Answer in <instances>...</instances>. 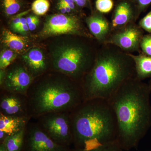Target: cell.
Wrapping results in <instances>:
<instances>
[{"mask_svg":"<svg viewBox=\"0 0 151 151\" xmlns=\"http://www.w3.org/2000/svg\"><path fill=\"white\" fill-rule=\"evenodd\" d=\"M27 96L31 119L47 113L71 112L85 100L80 83L52 70L35 78Z\"/></svg>","mask_w":151,"mask_h":151,"instance_id":"obj_4","label":"cell"},{"mask_svg":"<svg viewBox=\"0 0 151 151\" xmlns=\"http://www.w3.org/2000/svg\"><path fill=\"white\" fill-rule=\"evenodd\" d=\"M39 19L38 18L35 20V21L33 22H32L31 23L29 24H28L29 29L30 31H34L36 29L37 25L39 23Z\"/></svg>","mask_w":151,"mask_h":151,"instance_id":"obj_29","label":"cell"},{"mask_svg":"<svg viewBox=\"0 0 151 151\" xmlns=\"http://www.w3.org/2000/svg\"><path fill=\"white\" fill-rule=\"evenodd\" d=\"M50 6L48 0H35L32 3V10L37 15H43L48 11Z\"/></svg>","mask_w":151,"mask_h":151,"instance_id":"obj_20","label":"cell"},{"mask_svg":"<svg viewBox=\"0 0 151 151\" xmlns=\"http://www.w3.org/2000/svg\"><path fill=\"white\" fill-rule=\"evenodd\" d=\"M149 85H150V87L151 90V81H150V84H149Z\"/></svg>","mask_w":151,"mask_h":151,"instance_id":"obj_36","label":"cell"},{"mask_svg":"<svg viewBox=\"0 0 151 151\" xmlns=\"http://www.w3.org/2000/svg\"><path fill=\"white\" fill-rule=\"evenodd\" d=\"M113 7V0H97L96 7L102 13H108L111 12Z\"/></svg>","mask_w":151,"mask_h":151,"instance_id":"obj_24","label":"cell"},{"mask_svg":"<svg viewBox=\"0 0 151 151\" xmlns=\"http://www.w3.org/2000/svg\"><path fill=\"white\" fill-rule=\"evenodd\" d=\"M68 35L91 38L89 33L78 17L63 14L52 15L47 17L39 33L41 37Z\"/></svg>","mask_w":151,"mask_h":151,"instance_id":"obj_7","label":"cell"},{"mask_svg":"<svg viewBox=\"0 0 151 151\" xmlns=\"http://www.w3.org/2000/svg\"><path fill=\"white\" fill-rule=\"evenodd\" d=\"M143 30L135 22L131 23L111 32L104 44L115 45L127 53H141L140 45L144 36Z\"/></svg>","mask_w":151,"mask_h":151,"instance_id":"obj_9","label":"cell"},{"mask_svg":"<svg viewBox=\"0 0 151 151\" xmlns=\"http://www.w3.org/2000/svg\"><path fill=\"white\" fill-rule=\"evenodd\" d=\"M5 77L1 89L24 95L35 78L23 64H17L6 68Z\"/></svg>","mask_w":151,"mask_h":151,"instance_id":"obj_10","label":"cell"},{"mask_svg":"<svg viewBox=\"0 0 151 151\" xmlns=\"http://www.w3.org/2000/svg\"><path fill=\"white\" fill-rule=\"evenodd\" d=\"M123 150L118 141L116 140L92 150H84L75 148L70 150V151H123Z\"/></svg>","mask_w":151,"mask_h":151,"instance_id":"obj_21","label":"cell"},{"mask_svg":"<svg viewBox=\"0 0 151 151\" xmlns=\"http://www.w3.org/2000/svg\"><path fill=\"white\" fill-rule=\"evenodd\" d=\"M58 9L60 11V12L61 13V14H65L67 13L66 10H65V7L62 4H60V3H58Z\"/></svg>","mask_w":151,"mask_h":151,"instance_id":"obj_33","label":"cell"},{"mask_svg":"<svg viewBox=\"0 0 151 151\" xmlns=\"http://www.w3.org/2000/svg\"><path fill=\"white\" fill-rule=\"evenodd\" d=\"M3 6L6 14L9 16L16 14L20 9L18 0H4Z\"/></svg>","mask_w":151,"mask_h":151,"instance_id":"obj_22","label":"cell"},{"mask_svg":"<svg viewBox=\"0 0 151 151\" xmlns=\"http://www.w3.org/2000/svg\"><path fill=\"white\" fill-rule=\"evenodd\" d=\"M89 31L99 42L104 44L111 33V23L103 15L95 14L86 19Z\"/></svg>","mask_w":151,"mask_h":151,"instance_id":"obj_13","label":"cell"},{"mask_svg":"<svg viewBox=\"0 0 151 151\" xmlns=\"http://www.w3.org/2000/svg\"><path fill=\"white\" fill-rule=\"evenodd\" d=\"M29 30V29L28 26L27 24H26L23 25L20 27H19L15 31L19 33H25L27 32Z\"/></svg>","mask_w":151,"mask_h":151,"instance_id":"obj_30","label":"cell"},{"mask_svg":"<svg viewBox=\"0 0 151 151\" xmlns=\"http://www.w3.org/2000/svg\"><path fill=\"white\" fill-rule=\"evenodd\" d=\"M52 70L80 83L94 64L96 54L89 44L78 38L63 40L50 49Z\"/></svg>","mask_w":151,"mask_h":151,"instance_id":"obj_5","label":"cell"},{"mask_svg":"<svg viewBox=\"0 0 151 151\" xmlns=\"http://www.w3.org/2000/svg\"><path fill=\"white\" fill-rule=\"evenodd\" d=\"M31 119L6 116L0 113V132L6 136L13 134L25 128Z\"/></svg>","mask_w":151,"mask_h":151,"instance_id":"obj_15","label":"cell"},{"mask_svg":"<svg viewBox=\"0 0 151 151\" xmlns=\"http://www.w3.org/2000/svg\"><path fill=\"white\" fill-rule=\"evenodd\" d=\"M70 112H54L34 120L39 127L55 142L69 147L73 143Z\"/></svg>","mask_w":151,"mask_h":151,"instance_id":"obj_6","label":"cell"},{"mask_svg":"<svg viewBox=\"0 0 151 151\" xmlns=\"http://www.w3.org/2000/svg\"><path fill=\"white\" fill-rule=\"evenodd\" d=\"M24 65L35 78L51 70L40 50L32 49L23 55Z\"/></svg>","mask_w":151,"mask_h":151,"instance_id":"obj_12","label":"cell"},{"mask_svg":"<svg viewBox=\"0 0 151 151\" xmlns=\"http://www.w3.org/2000/svg\"><path fill=\"white\" fill-rule=\"evenodd\" d=\"M135 2L139 12L144 10L151 4V0H135Z\"/></svg>","mask_w":151,"mask_h":151,"instance_id":"obj_26","label":"cell"},{"mask_svg":"<svg viewBox=\"0 0 151 151\" xmlns=\"http://www.w3.org/2000/svg\"><path fill=\"white\" fill-rule=\"evenodd\" d=\"M140 46L142 53L151 56V33L143 36Z\"/></svg>","mask_w":151,"mask_h":151,"instance_id":"obj_23","label":"cell"},{"mask_svg":"<svg viewBox=\"0 0 151 151\" xmlns=\"http://www.w3.org/2000/svg\"><path fill=\"white\" fill-rule=\"evenodd\" d=\"M139 25L142 29L151 33V11L140 21Z\"/></svg>","mask_w":151,"mask_h":151,"instance_id":"obj_25","label":"cell"},{"mask_svg":"<svg viewBox=\"0 0 151 151\" xmlns=\"http://www.w3.org/2000/svg\"><path fill=\"white\" fill-rule=\"evenodd\" d=\"M24 128L13 134L7 136L3 141L6 151H22L24 143Z\"/></svg>","mask_w":151,"mask_h":151,"instance_id":"obj_18","label":"cell"},{"mask_svg":"<svg viewBox=\"0 0 151 151\" xmlns=\"http://www.w3.org/2000/svg\"><path fill=\"white\" fill-rule=\"evenodd\" d=\"M136 20L131 4L127 1L119 3L116 6L111 23V32Z\"/></svg>","mask_w":151,"mask_h":151,"instance_id":"obj_14","label":"cell"},{"mask_svg":"<svg viewBox=\"0 0 151 151\" xmlns=\"http://www.w3.org/2000/svg\"><path fill=\"white\" fill-rule=\"evenodd\" d=\"M86 0H76V3L78 6L83 7L86 5Z\"/></svg>","mask_w":151,"mask_h":151,"instance_id":"obj_34","label":"cell"},{"mask_svg":"<svg viewBox=\"0 0 151 151\" xmlns=\"http://www.w3.org/2000/svg\"><path fill=\"white\" fill-rule=\"evenodd\" d=\"M135 77L134 63L129 53L115 45L103 44L81 82L85 100H108L124 82Z\"/></svg>","mask_w":151,"mask_h":151,"instance_id":"obj_2","label":"cell"},{"mask_svg":"<svg viewBox=\"0 0 151 151\" xmlns=\"http://www.w3.org/2000/svg\"><path fill=\"white\" fill-rule=\"evenodd\" d=\"M17 55L12 50H4L2 52L0 57V69H6L17 58Z\"/></svg>","mask_w":151,"mask_h":151,"instance_id":"obj_19","label":"cell"},{"mask_svg":"<svg viewBox=\"0 0 151 151\" xmlns=\"http://www.w3.org/2000/svg\"><path fill=\"white\" fill-rule=\"evenodd\" d=\"M26 24H27V23L26 18H25L24 17H22L21 19L20 22L19 23V24H18V25L16 27H15V28L14 29V30L15 31L17 29H18L19 27H20L22 26L23 25Z\"/></svg>","mask_w":151,"mask_h":151,"instance_id":"obj_32","label":"cell"},{"mask_svg":"<svg viewBox=\"0 0 151 151\" xmlns=\"http://www.w3.org/2000/svg\"><path fill=\"white\" fill-rule=\"evenodd\" d=\"M129 55L134 63L136 77L141 81L151 77V56L143 53L134 55L131 53Z\"/></svg>","mask_w":151,"mask_h":151,"instance_id":"obj_16","label":"cell"},{"mask_svg":"<svg viewBox=\"0 0 151 151\" xmlns=\"http://www.w3.org/2000/svg\"><path fill=\"white\" fill-rule=\"evenodd\" d=\"M73 1L74 2L76 3V0H73Z\"/></svg>","mask_w":151,"mask_h":151,"instance_id":"obj_37","label":"cell"},{"mask_svg":"<svg viewBox=\"0 0 151 151\" xmlns=\"http://www.w3.org/2000/svg\"><path fill=\"white\" fill-rule=\"evenodd\" d=\"M70 114L75 148L91 150L117 140V120L108 100H85Z\"/></svg>","mask_w":151,"mask_h":151,"instance_id":"obj_3","label":"cell"},{"mask_svg":"<svg viewBox=\"0 0 151 151\" xmlns=\"http://www.w3.org/2000/svg\"><path fill=\"white\" fill-rule=\"evenodd\" d=\"M22 151H70V150L68 147L55 142L41 130L34 120L31 119L25 129Z\"/></svg>","mask_w":151,"mask_h":151,"instance_id":"obj_8","label":"cell"},{"mask_svg":"<svg viewBox=\"0 0 151 151\" xmlns=\"http://www.w3.org/2000/svg\"><path fill=\"white\" fill-rule=\"evenodd\" d=\"M0 113L6 116L31 119L27 96L1 89Z\"/></svg>","mask_w":151,"mask_h":151,"instance_id":"obj_11","label":"cell"},{"mask_svg":"<svg viewBox=\"0 0 151 151\" xmlns=\"http://www.w3.org/2000/svg\"><path fill=\"white\" fill-rule=\"evenodd\" d=\"M38 18V17L36 16L31 15L26 18L27 23V24H29L35 21V20Z\"/></svg>","mask_w":151,"mask_h":151,"instance_id":"obj_31","label":"cell"},{"mask_svg":"<svg viewBox=\"0 0 151 151\" xmlns=\"http://www.w3.org/2000/svg\"><path fill=\"white\" fill-rule=\"evenodd\" d=\"M59 2L63 3L67 5L71 10L74 9H75V4L73 0H60Z\"/></svg>","mask_w":151,"mask_h":151,"instance_id":"obj_28","label":"cell"},{"mask_svg":"<svg viewBox=\"0 0 151 151\" xmlns=\"http://www.w3.org/2000/svg\"><path fill=\"white\" fill-rule=\"evenodd\" d=\"M0 151H6L4 146L2 143H1L0 145Z\"/></svg>","mask_w":151,"mask_h":151,"instance_id":"obj_35","label":"cell"},{"mask_svg":"<svg viewBox=\"0 0 151 151\" xmlns=\"http://www.w3.org/2000/svg\"><path fill=\"white\" fill-rule=\"evenodd\" d=\"M27 12H25L22 13V14H19L17 16L14 18L12 20V22H11V27L13 29H14L18 25V24H19V23L20 22L22 16Z\"/></svg>","mask_w":151,"mask_h":151,"instance_id":"obj_27","label":"cell"},{"mask_svg":"<svg viewBox=\"0 0 151 151\" xmlns=\"http://www.w3.org/2000/svg\"><path fill=\"white\" fill-rule=\"evenodd\" d=\"M2 42L5 45L15 52L22 51L27 46L28 38L17 35L5 29L3 32Z\"/></svg>","mask_w":151,"mask_h":151,"instance_id":"obj_17","label":"cell"},{"mask_svg":"<svg viewBox=\"0 0 151 151\" xmlns=\"http://www.w3.org/2000/svg\"><path fill=\"white\" fill-rule=\"evenodd\" d=\"M151 90L136 77L124 82L108 99L117 120L118 141L122 149L137 147L151 126Z\"/></svg>","mask_w":151,"mask_h":151,"instance_id":"obj_1","label":"cell"}]
</instances>
